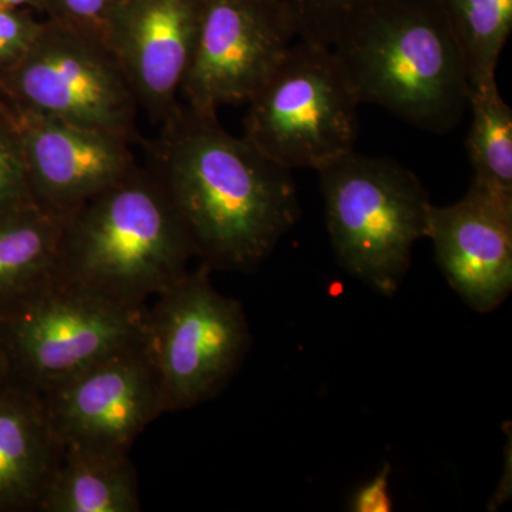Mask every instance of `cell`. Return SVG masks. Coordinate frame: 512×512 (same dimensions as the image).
Listing matches in <instances>:
<instances>
[{
	"label": "cell",
	"mask_w": 512,
	"mask_h": 512,
	"mask_svg": "<svg viewBox=\"0 0 512 512\" xmlns=\"http://www.w3.org/2000/svg\"><path fill=\"white\" fill-rule=\"evenodd\" d=\"M150 148L151 173L211 271L254 272L301 218L291 170L269 160L217 114L178 104Z\"/></svg>",
	"instance_id": "cell-1"
},
{
	"label": "cell",
	"mask_w": 512,
	"mask_h": 512,
	"mask_svg": "<svg viewBox=\"0 0 512 512\" xmlns=\"http://www.w3.org/2000/svg\"><path fill=\"white\" fill-rule=\"evenodd\" d=\"M332 47L362 104L436 134L466 114L467 67L441 0H367Z\"/></svg>",
	"instance_id": "cell-2"
},
{
	"label": "cell",
	"mask_w": 512,
	"mask_h": 512,
	"mask_svg": "<svg viewBox=\"0 0 512 512\" xmlns=\"http://www.w3.org/2000/svg\"><path fill=\"white\" fill-rule=\"evenodd\" d=\"M194 248L148 167L63 218L57 278L130 306H148L190 271Z\"/></svg>",
	"instance_id": "cell-3"
},
{
	"label": "cell",
	"mask_w": 512,
	"mask_h": 512,
	"mask_svg": "<svg viewBox=\"0 0 512 512\" xmlns=\"http://www.w3.org/2000/svg\"><path fill=\"white\" fill-rule=\"evenodd\" d=\"M318 174L339 265L373 291L393 296L412 265L414 245L426 238L429 192L392 158L355 150Z\"/></svg>",
	"instance_id": "cell-4"
},
{
	"label": "cell",
	"mask_w": 512,
	"mask_h": 512,
	"mask_svg": "<svg viewBox=\"0 0 512 512\" xmlns=\"http://www.w3.org/2000/svg\"><path fill=\"white\" fill-rule=\"evenodd\" d=\"M147 306H130L55 278L0 305L9 382L36 393L143 340Z\"/></svg>",
	"instance_id": "cell-5"
},
{
	"label": "cell",
	"mask_w": 512,
	"mask_h": 512,
	"mask_svg": "<svg viewBox=\"0 0 512 512\" xmlns=\"http://www.w3.org/2000/svg\"><path fill=\"white\" fill-rule=\"evenodd\" d=\"M247 104L242 137L286 170L319 171L355 150L362 101L332 46L293 43Z\"/></svg>",
	"instance_id": "cell-6"
},
{
	"label": "cell",
	"mask_w": 512,
	"mask_h": 512,
	"mask_svg": "<svg viewBox=\"0 0 512 512\" xmlns=\"http://www.w3.org/2000/svg\"><path fill=\"white\" fill-rule=\"evenodd\" d=\"M211 272L200 262L147 306L143 348L165 413L214 399L251 349L244 306L215 289Z\"/></svg>",
	"instance_id": "cell-7"
},
{
	"label": "cell",
	"mask_w": 512,
	"mask_h": 512,
	"mask_svg": "<svg viewBox=\"0 0 512 512\" xmlns=\"http://www.w3.org/2000/svg\"><path fill=\"white\" fill-rule=\"evenodd\" d=\"M13 111L136 136L138 101L113 50L99 37L46 19L39 36L0 74Z\"/></svg>",
	"instance_id": "cell-8"
},
{
	"label": "cell",
	"mask_w": 512,
	"mask_h": 512,
	"mask_svg": "<svg viewBox=\"0 0 512 512\" xmlns=\"http://www.w3.org/2000/svg\"><path fill=\"white\" fill-rule=\"evenodd\" d=\"M276 0H205L197 45L181 89L184 104L217 114L248 103L295 42Z\"/></svg>",
	"instance_id": "cell-9"
},
{
	"label": "cell",
	"mask_w": 512,
	"mask_h": 512,
	"mask_svg": "<svg viewBox=\"0 0 512 512\" xmlns=\"http://www.w3.org/2000/svg\"><path fill=\"white\" fill-rule=\"evenodd\" d=\"M63 444L128 454L165 407L143 340L39 393Z\"/></svg>",
	"instance_id": "cell-10"
},
{
	"label": "cell",
	"mask_w": 512,
	"mask_h": 512,
	"mask_svg": "<svg viewBox=\"0 0 512 512\" xmlns=\"http://www.w3.org/2000/svg\"><path fill=\"white\" fill-rule=\"evenodd\" d=\"M15 113L37 207L64 218L138 167L131 140L97 128Z\"/></svg>",
	"instance_id": "cell-11"
},
{
	"label": "cell",
	"mask_w": 512,
	"mask_h": 512,
	"mask_svg": "<svg viewBox=\"0 0 512 512\" xmlns=\"http://www.w3.org/2000/svg\"><path fill=\"white\" fill-rule=\"evenodd\" d=\"M205 0H120L106 42L126 73L140 110L164 123L180 104Z\"/></svg>",
	"instance_id": "cell-12"
},
{
	"label": "cell",
	"mask_w": 512,
	"mask_h": 512,
	"mask_svg": "<svg viewBox=\"0 0 512 512\" xmlns=\"http://www.w3.org/2000/svg\"><path fill=\"white\" fill-rule=\"evenodd\" d=\"M426 238L451 288L478 313L495 311L512 291V201L471 181L454 204H431Z\"/></svg>",
	"instance_id": "cell-13"
},
{
	"label": "cell",
	"mask_w": 512,
	"mask_h": 512,
	"mask_svg": "<svg viewBox=\"0 0 512 512\" xmlns=\"http://www.w3.org/2000/svg\"><path fill=\"white\" fill-rule=\"evenodd\" d=\"M63 443L39 393L0 387V512H37Z\"/></svg>",
	"instance_id": "cell-14"
},
{
	"label": "cell",
	"mask_w": 512,
	"mask_h": 512,
	"mask_svg": "<svg viewBox=\"0 0 512 512\" xmlns=\"http://www.w3.org/2000/svg\"><path fill=\"white\" fill-rule=\"evenodd\" d=\"M138 511L140 493L128 454L63 444L37 512Z\"/></svg>",
	"instance_id": "cell-15"
},
{
	"label": "cell",
	"mask_w": 512,
	"mask_h": 512,
	"mask_svg": "<svg viewBox=\"0 0 512 512\" xmlns=\"http://www.w3.org/2000/svg\"><path fill=\"white\" fill-rule=\"evenodd\" d=\"M63 218L33 207L0 220V305L57 274Z\"/></svg>",
	"instance_id": "cell-16"
},
{
	"label": "cell",
	"mask_w": 512,
	"mask_h": 512,
	"mask_svg": "<svg viewBox=\"0 0 512 512\" xmlns=\"http://www.w3.org/2000/svg\"><path fill=\"white\" fill-rule=\"evenodd\" d=\"M471 109L467 153L474 183L512 201V110L498 89L497 79L470 87Z\"/></svg>",
	"instance_id": "cell-17"
},
{
	"label": "cell",
	"mask_w": 512,
	"mask_h": 512,
	"mask_svg": "<svg viewBox=\"0 0 512 512\" xmlns=\"http://www.w3.org/2000/svg\"><path fill=\"white\" fill-rule=\"evenodd\" d=\"M467 67L470 87L495 79L512 32V0H441Z\"/></svg>",
	"instance_id": "cell-18"
},
{
	"label": "cell",
	"mask_w": 512,
	"mask_h": 512,
	"mask_svg": "<svg viewBox=\"0 0 512 512\" xmlns=\"http://www.w3.org/2000/svg\"><path fill=\"white\" fill-rule=\"evenodd\" d=\"M291 22L296 39L333 46L356 10L367 0H276Z\"/></svg>",
	"instance_id": "cell-19"
},
{
	"label": "cell",
	"mask_w": 512,
	"mask_h": 512,
	"mask_svg": "<svg viewBox=\"0 0 512 512\" xmlns=\"http://www.w3.org/2000/svg\"><path fill=\"white\" fill-rule=\"evenodd\" d=\"M33 207L37 204L13 113L12 119L0 121V220Z\"/></svg>",
	"instance_id": "cell-20"
},
{
	"label": "cell",
	"mask_w": 512,
	"mask_h": 512,
	"mask_svg": "<svg viewBox=\"0 0 512 512\" xmlns=\"http://www.w3.org/2000/svg\"><path fill=\"white\" fill-rule=\"evenodd\" d=\"M120 0H46L45 15L60 25L106 42L107 26ZM107 43V42H106Z\"/></svg>",
	"instance_id": "cell-21"
},
{
	"label": "cell",
	"mask_w": 512,
	"mask_h": 512,
	"mask_svg": "<svg viewBox=\"0 0 512 512\" xmlns=\"http://www.w3.org/2000/svg\"><path fill=\"white\" fill-rule=\"evenodd\" d=\"M43 22L32 10L0 5V74L12 69L29 52Z\"/></svg>",
	"instance_id": "cell-22"
},
{
	"label": "cell",
	"mask_w": 512,
	"mask_h": 512,
	"mask_svg": "<svg viewBox=\"0 0 512 512\" xmlns=\"http://www.w3.org/2000/svg\"><path fill=\"white\" fill-rule=\"evenodd\" d=\"M390 474H392V466L386 463L369 483L360 487L357 493L353 495L350 511H393V500L389 491Z\"/></svg>",
	"instance_id": "cell-23"
},
{
	"label": "cell",
	"mask_w": 512,
	"mask_h": 512,
	"mask_svg": "<svg viewBox=\"0 0 512 512\" xmlns=\"http://www.w3.org/2000/svg\"><path fill=\"white\" fill-rule=\"evenodd\" d=\"M0 5L9 8L28 9L32 12L45 13L46 0H0Z\"/></svg>",
	"instance_id": "cell-24"
},
{
	"label": "cell",
	"mask_w": 512,
	"mask_h": 512,
	"mask_svg": "<svg viewBox=\"0 0 512 512\" xmlns=\"http://www.w3.org/2000/svg\"><path fill=\"white\" fill-rule=\"evenodd\" d=\"M13 110L10 106L5 90H3L2 82H0V121L12 119Z\"/></svg>",
	"instance_id": "cell-25"
},
{
	"label": "cell",
	"mask_w": 512,
	"mask_h": 512,
	"mask_svg": "<svg viewBox=\"0 0 512 512\" xmlns=\"http://www.w3.org/2000/svg\"><path fill=\"white\" fill-rule=\"evenodd\" d=\"M6 380H8V377H6L5 365H3L2 355H0V387L6 383Z\"/></svg>",
	"instance_id": "cell-26"
}]
</instances>
